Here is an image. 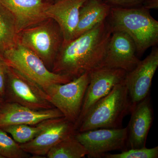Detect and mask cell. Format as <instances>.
<instances>
[{
    "label": "cell",
    "mask_w": 158,
    "mask_h": 158,
    "mask_svg": "<svg viewBox=\"0 0 158 158\" xmlns=\"http://www.w3.org/2000/svg\"><path fill=\"white\" fill-rule=\"evenodd\" d=\"M105 158H157L158 146L152 148L146 147L141 148L128 149L121 151L119 153L106 154Z\"/></svg>",
    "instance_id": "cell-22"
},
{
    "label": "cell",
    "mask_w": 158,
    "mask_h": 158,
    "mask_svg": "<svg viewBox=\"0 0 158 158\" xmlns=\"http://www.w3.org/2000/svg\"><path fill=\"white\" fill-rule=\"evenodd\" d=\"M127 72L118 69L102 67L90 73V82L85 97L76 130L88 111L101 99L108 94L116 85L123 81Z\"/></svg>",
    "instance_id": "cell-9"
},
{
    "label": "cell",
    "mask_w": 158,
    "mask_h": 158,
    "mask_svg": "<svg viewBox=\"0 0 158 158\" xmlns=\"http://www.w3.org/2000/svg\"><path fill=\"white\" fill-rule=\"evenodd\" d=\"M0 158H5L3 156H2V155L0 154Z\"/></svg>",
    "instance_id": "cell-28"
},
{
    "label": "cell",
    "mask_w": 158,
    "mask_h": 158,
    "mask_svg": "<svg viewBox=\"0 0 158 158\" xmlns=\"http://www.w3.org/2000/svg\"><path fill=\"white\" fill-rule=\"evenodd\" d=\"M140 61L135 44L129 35L123 31H112L103 67L127 73L135 68Z\"/></svg>",
    "instance_id": "cell-11"
},
{
    "label": "cell",
    "mask_w": 158,
    "mask_h": 158,
    "mask_svg": "<svg viewBox=\"0 0 158 158\" xmlns=\"http://www.w3.org/2000/svg\"><path fill=\"white\" fill-rule=\"evenodd\" d=\"M107 19L112 31H123L132 39L138 57L158 44V22L144 7H111Z\"/></svg>",
    "instance_id": "cell-2"
},
{
    "label": "cell",
    "mask_w": 158,
    "mask_h": 158,
    "mask_svg": "<svg viewBox=\"0 0 158 158\" xmlns=\"http://www.w3.org/2000/svg\"><path fill=\"white\" fill-rule=\"evenodd\" d=\"M88 0H56L48 6V18L58 25L63 36V42L72 40L78 22L80 10Z\"/></svg>",
    "instance_id": "cell-16"
},
{
    "label": "cell",
    "mask_w": 158,
    "mask_h": 158,
    "mask_svg": "<svg viewBox=\"0 0 158 158\" xmlns=\"http://www.w3.org/2000/svg\"><path fill=\"white\" fill-rule=\"evenodd\" d=\"M64 117L56 108L35 110L14 102H5L0 109V128L15 124L35 125L47 119Z\"/></svg>",
    "instance_id": "cell-14"
},
{
    "label": "cell",
    "mask_w": 158,
    "mask_h": 158,
    "mask_svg": "<svg viewBox=\"0 0 158 158\" xmlns=\"http://www.w3.org/2000/svg\"><path fill=\"white\" fill-rule=\"evenodd\" d=\"M3 56L9 66L35 82L44 90L53 84H65L72 80L67 76L52 72L39 57L18 42L4 52Z\"/></svg>",
    "instance_id": "cell-5"
},
{
    "label": "cell",
    "mask_w": 158,
    "mask_h": 158,
    "mask_svg": "<svg viewBox=\"0 0 158 158\" xmlns=\"http://www.w3.org/2000/svg\"><path fill=\"white\" fill-rule=\"evenodd\" d=\"M90 79V73L84 74L68 83L53 84L44 90L48 102L75 127Z\"/></svg>",
    "instance_id": "cell-6"
},
{
    "label": "cell",
    "mask_w": 158,
    "mask_h": 158,
    "mask_svg": "<svg viewBox=\"0 0 158 158\" xmlns=\"http://www.w3.org/2000/svg\"><path fill=\"white\" fill-rule=\"evenodd\" d=\"M5 102V99H4V98H3V97L0 94V109L2 107L3 105L4 104Z\"/></svg>",
    "instance_id": "cell-26"
},
{
    "label": "cell",
    "mask_w": 158,
    "mask_h": 158,
    "mask_svg": "<svg viewBox=\"0 0 158 158\" xmlns=\"http://www.w3.org/2000/svg\"><path fill=\"white\" fill-rule=\"evenodd\" d=\"M74 134L62 139L52 148L47 154V158L85 157L87 156V151L84 146L75 137Z\"/></svg>",
    "instance_id": "cell-19"
},
{
    "label": "cell",
    "mask_w": 158,
    "mask_h": 158,
    "mask_svg": "<svg viewBox=\"0 0 158 158\" xmlns=\"http://www.w3.org/2000/svg\"><path fill=\"white\" fill-rule=\"evenodd\" d=\"M158 67V48L154 46L149 55L141 60L124 79L133 107L149 95L153 78Z\"/></svg>",
    "instance_id": "cell-10"
},
{
    "label": "cell",
    "mask_w": 158,
    "mask_h": 158,
    "mask_svg": "<svg viewBox=\"0 0 158 158\" xmlns=\"http://www.w3.org/2000/svg\"><path fill=\"white\" fill-rule=\"evenodd\" d=\"M133 108L123 80L94 105L82 119L77 132L123 127V118L131 113Z\"/></svg>",
    "instance_id": "cell-3"
},
{
    "label": "cell",
    "mask_w": 158,
    "mask_h": 158,
    "mask_svg": "<svg viewBox=\"0 0 158 158\" xmlns=\"http://www.w3.org/2000/svg\"><path fill=\"white\" fill-rule=\"evenodd\" d=\"M74 135L85 148L88 158H103L110 152L127 149V127L76 131Z\"/></svg>",
    "instance_id": "cell-8"
},
{
    "label": "cell",
    "mask_w": 158,
    "mask_h": 158,
    "mask_svg": "<svg viewBox=\"0 0 158 158\" xmlns=\"http://www.w3.org/2000/svg\"><path fill=\"white\" fill-rule=\"evenodd\" d=\"M45 1H47V2L52 3L53 2H55L56 0H45Z\"/></svg>",
    "instance_id": "cell-27"
},
{
    "label": "cell",
    "mask_w": 158,
    "mask_h": 158,
    "mask_svg": "<svg viewBox=\"0 0 158 158\" xmlns=\"http://www.w3.org/2000/svg\"><path fill=\"white\" fill-rule=\"evenodd\" d=\"M111 8L110 5L102 0H88L80 9L78 22L73 39L90 31L106 19Z\"/></svg>",
    "instance_id": "cell-17"
},
{
    "label": "cell",
    "mask_w": 158,
    "mask_h": 158,
    "mask_svg": "<svg viewBox=\"0 0 158 158\" xmlns=\"http://www.w3.org/2000/svg\"><path fill=\"white\" fill-rule=\"evenodd\" d=\"M0 154L5 158H27L31 155L25 152L19 143L1 128Z\"/></svg>",
    "instance_id": "cell-21"
},
{
    "label": "cell",
    "mask_w": 158,
    "mask_h": 158,
    "mask_svg": "<svg viewBox=\"0 0 158 158\" xmlns=\"http://www.w3.org/2000/svg\"><path fill=\"white\" fill-rule=\"evenodd\" d=\"M143 7L149 10L151 9H157L158 0H146Z\"/></svg>",
    "instance_id": "cell-25"
},
{
    "label": "cell",
    "mask_w": 158,
    "mask_h": 158,
    "mask_svg": "<svg viewBox=\"0 0 158 158\" xmlns=\"http://www.w3.org/2000/svg\"><path fill=\"white\" fill-rule=\"evenodd\" d=\"M127 128V148L146 147V140L153 119L149 95L133 107Z\"/></svg>",
    "instance_id": "cell-13"
},
{
    "label": "cell",
    "mask_w": 158,
    "mask_h": 158,
    "mask_svg": "<svg viewBox=\"0 0 158 158\" xmlns=\"http://www.w3.org/2000/svg\"><path fill=\"white\" fill-rule=\"evenodd\" d=\"M51 119L44 120L35 125L24 124L11 125L3 127L1 128L10 134L12 138L19 144H25L37 137L45 128Z\"/></svg>",
    "instance_id": "cell-20"
},
{
    "label": "cell",
    "mask_w": 158,
    "mask_h": 158,
    "mask_svg": "<svg viewBox=\"0 0 158 158\" xmlns=\"http://www.w3.org/2000/svg\"><path fill=\"white\" fill-rule=\"evenodd\" d=\"M9 68V65L3 56V54H0V94L4 98Z\"/></svg>",
    "instance_id": "cell-23"
},
{
    "label": "cell",
    "mask_w": 158,
    "mask_h": 158,
    "mask_svg": "<svg viewBox=\"0 0 158 158\" xmlns=\"http://www.w3.org/2000/svg\"><path fill=\"white\" fill-rule=\"evenodd\" d=\"M18 43L15 20L10 11L0 2V54Z\"/></svg>",
    "instance_id": "cell-18"
},
{
    "label": "cell",
    "mask_w": 158,
    "mask_h": 158,
    "mask_svg": "<svg viewBox=\"0 0 158 158\" xmlns=\"http://www.w3.org/2000/svg\"><path fill=\"white\" fill-rule=\"evenodd\" d=\"M63 40L59 26L50 18L18 34V42L37 55L51 70Z\"/></svg>",
    "instance_id": "cell-4"
},
{
    "label": "cell",
    "mask_w": 158,
    "mask_h": 158,
    "mask_svg": "<svg viewBox=\"0 0 158 158\" xmlns=\"http://www.w3.org/2000/svg\"><path fill=\"white\" fill-rule=\"evenodd\" d=\"M112 30L107 19L68 42H62L51 71L72 80L103 67Z\"/></svg>",
    "instance_id": "cell-1"
},
{
    "label": "cell",
    "mask_w": 158,
    "mask_h": 158,
    "mask_svg": "<svg viewBox=\"0 0 158 158\" xmlns=\"http://www.w3.org/2000/svg\"><path fill=\"white\" fill-rule=\"evenodd\" d=\"M141 0H108V2L113 5L112 7L127 8L140 2Z\"/></svg>",
    "instance_id": "cell-24"
},
{
    "label": "cell",
    "mask_w": 158,
    "mask_h": 158,
    "mask_svg": "<svg viewBox=\"0 0 158 158\" xmlns=\"http://www.w3.org/2000/svg\"><path fill=\"white\" fill-rule=\"evenodd\" d=\"M4 99L5 102L16 103L33 110L54 108L42 88L9 65Z\"/></svg>",
    "instance_id": "cell-7"
},
{
    "label": "cell",
    "mask_w": 158,
    "mask_h": 158,
    "mask_svg": "<svg viewBox=\"0 0 158 158\" xmlns=\"http://www.w3.org/2000/svg\"><path fill=\"white\" fill-rule=\"evenodd\" d=\"M13 15L17 34L47 19L45 11L49 2L45 0H0Z\"/></svg>",
    "instance_id": "cell-15"
},
{
    "label": "cell",
    "mask_w": 158,
    "mask_h": 158,
    "mask_svg": "<svg viewBox=\"0 0 158 158\" xmlns=\"http://www.w3.org/2000/svg\"><path fill=\"white\" fill-rule=\"evenodd\" d=\"M76 131L75 124L65 117L52 118L37 137L27 143L19 144L30 154L36 156H46L59 141Z\"/></svg>",
    "instance_id": "cell-12"
}]
</instances>
